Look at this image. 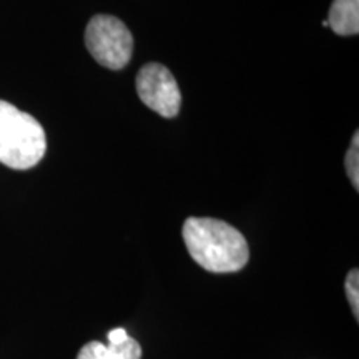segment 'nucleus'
Listing matches in <instances>:
<instances>
[{
    "label": "nucleus",
    "instance_id": "f257e3e1",
    "mask_svg": "<svg viewBox=\"0 0 359 359\" xmlns=\"http://www.w3.org/2000/svg\"><path fill=\"white\" fill-rule=\"evenodd\" d=\"M183 240L190 257L206 271L235 273L250 259L245 236L222 219L188 218L183 224Z\"/></svg>",
    "mask_w": 359,
    "mask_h": 359
},
{
    "label": "nucleus",
    "instance_id": "f03ea898",
    "mask_svg": "<svg viewBox=\"0 0 359 359\" xmlns=\"http://www.w3.org/2000/svg\"><path fill=\"white\" fill-rule=\"evenodd\" d=\"M47 151L43 127L32 115L0 100V163L12 170L34 168Z\"/></svg>",
    "mask_w": 359,
    "mask_h": 359
},
{
    "label": "nucleus",
    "instance_id": "7ed1b4c3",
    "mask_svg": "<svg viewBox=\"0 0 359 359\" xmlns=\"http://www.w3.org/2000/svg\"><path fill=\"white\" fill-rule=\"evenodd\" d=\"M85 45L98 64L120 70L133 53V37L122 20L111 15H95L85 30Z\"/></svg>",
    "mask_w": 359,
    "mask_h": 359
},
{
    "label": "nucleus",
    "instance_id": "20e7f679",
    "mask_svg": "<svg viewBox=\"0 0 359 359\" xmlns=\"http://www.w3.org/2000/svg\"><path fill=\"white\" fill-rule=\"evenodd\" d=\"M137 93L148 109L173 118L182 107V92L177 80L167 67L160 64H147L137 75Z\"/></svg>",
    "mask_w": 359,
    "mask_h": 359
},
{
    "label": "nucleus",
    "instance_id": "39448f33",
    "mask_svg": "<svg viewBox=\"0 0 359 359\" xmlns=\"http://www.w3.org/2000/svg\"><path fill=\"white\" fill-rule=\"evenodd\" d=\"M77 359H142V346L130 336L122 344L90 341L80 349Z\"/></svg>",
    "mask_w": 359,
    "mask_h": 359
},
{
    "label": "nucleus",
    "instance_id": "423d86ee",
    "mask_svg": "<svg viewBox=\"0 0 359 359\" xmlns=\"http://www.w3.org/2000/svg\"><path fill=\"white\" fill-rule=\"evenodd\" d=\"M326 22L334 34L356 35L359 32V0H334Z\"/></svg>",
    "mask_w": 359,
    "mask_h": 359
},
{
    "label": "nucleus",
    "instance_id": "0eeeda50",
    "mask_svg": "<svg viewBox=\"0 0 359 359\" xmlns=\"http://www.w3.org/2000/svg\"><path fill=\"white\" fill-rule=\"evenodd\" d=\"M344 167H346V173L349 180H351L353 187L359 188V133H354L351 147H349L346 158H344Z\"/></svg>",
    "mask_w": 359,
    "mask_h": 359
},
{
    "label": "nucleus",
    "instance_id": "6e6552de",
    "mask_svg": "<svg viewBox=\"0 0 359 359\" xmlns=\"http://www.w3.org/2000/svg\"><path fill=\"white\" fill-rule=\"evenodd\" d=\"M358 285H359V273L358 269L354 268L351 271L348 273V278H346V296H348V302L351 304V309L354 313V316H359V293H358Z\"/></svg>",
    "mask_w": 359,
    "mask_h": 359
},
{
    "label": "nucleus",
    "instance_id": "1a4fd4ad",
    "mask_svg": "<svg viewBox=\"0 0 359 359\" xmlns=\"http://www.w3.org/2000/svg\"><path fill=\"white\" fill-rule=\"evenodd\" d=\"M127 338L128 334L123 327H115L109 333V344H122Z\"/></svg>",
    "mask_w": 359,
    "mask_h": 359
}]
</instances>
